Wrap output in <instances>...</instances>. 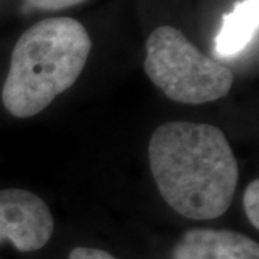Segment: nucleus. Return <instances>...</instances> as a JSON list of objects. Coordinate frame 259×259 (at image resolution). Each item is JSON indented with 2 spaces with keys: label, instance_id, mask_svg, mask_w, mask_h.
Returning <instances> with one entry per match:
<instances>
[{
  "label": "nucleus",
  "instance_id": "39448f33",
  "mask_svg": "<svg viewBox=\"0 0 259 259\" xmlns=\"http://www.w3.org/2000/svg\"><path fill=\"white\" fill-rule=\"evenodd\" d=\"M173 259H259V246L239 232L190 229L177 242Z\"/></svg>",
  "mask_w": 259,
  "mask_h": 259
},
{
  "label": "nucleus",
  "instance_id": "1a4fd4ad",
  "mask_svg": "<svg viewBox=\"0 0 259 259\" xmlns=\"http://www.w3.org/2000/svg\"><path fill=\"white\" fill-rule=\"evenodd\" d=\"M69 259H115L108 252L97 248H87V246H78L74 248L69 253Z\"/></svg>",
  "mask_w": 259,
  "mask_h": 259
},
{
  "label": "nucleus",
  "instance_id": "0eeeda50",
  "mask_svg": "<svg viewBox=\"0 0 259 259\" xmlns=\"http://www.w3.org/2000/svg\"><path fill=\"white\" fill-rule=\"evenodd\" d=\"M259 182L255 179L250 182L243 193V207L245 213L255 229L259 228Z\"/></svg>",
  "mask_w": 259,
  "mask_h": 259
},
{
  "label": "nucleus",
  "instance_id": "7ed1b4c3",
  "mask_svg": "<svg viewBox=\"0 0 259 259\" xmlns=\"http://www.w3.org/2000/svg\"><path fill=\"white\" fill-rule=\"evenodd\" d=\"M146 49V74L173 101L199 105L231 91V69L202 54L179 29L158 26L150 33Z\"/></svg>",
  "mask_w": 259,
  "mask_h": 259
},
{
  "label": "nucleus",
  "instance_id": "423d86ee",
  "mask_svg": "<svg viewBox=\"0 0 259 259\" xmlns=\"http://www.w3.org/2000/svg\"><path fill=\"white\" fill-rule=\"evenodd\" d=\"M259 0H243L223 16L222 28L214 40V52L231 61L245 52L258 33Z\"/></svg>",
  "mask_w": 259,
  "mask_h": 259
},
{
  "label": "nucleus",
  "instance_id": "20e7f679",
  "mask_svg": "<svg viewBox=\"0 0 259 259\" xmlns=\"http://www.w3.org/2000/svg\"><path fill=\"white\" fill-rule=\"evenodd\" d=\"M54 229V216L39 196L23 189L0 190V243L33 252L47 245Z\"/></svg>",
  "mask_w": 259,
  "mask_h": 259
},
{
  "label": "nucleus",
  "instance_id": "6e6552de",
  "mask_svg": "<svg viewBox=\"0 0 259 259\" xmlns=\"http://www.w3.org/2000/svg\"><path fill=\"white\" fill-rule=\"evenodd\" d=\"M29 3L42 10H62L76 6L79 3H83L87 0H28Z\"/></svg>",
  "mask_w": 259,
  "mask_h": 259
},
{
  "label": "nucleus",
  "instance_id": "f257e3e1",
  "mask_svg": "<svg viewBox=\"0 0 259 259\" xmlns=\"http://www.w3.org/2000/svg\"><path fill=\"white\" fill-rule=\"evenodd\" d=\"M148 160L161 197L182 216L206 221L229 209L239 166L221 128L166 122L150 139Z\"/></svg>",
  "mask_w": 259,
  "mask_h": 259
},
{
  "label": "nucleus",
  "instance_id": "f03ea898",
  "mask_svg": "<svg viewBox=\"0 0 259 259\" xmlns=\"http://www.w3.org/2000/svg\"><path fill=\"white\" fill-rule=\"evenodd\" d=\"M93 42L81 22L49 18L32 25L18 39L2 90V101L18 118L45 110L79 78Z\"/></svg>",
  "mask_w": 259,
  "mask_h": 259
}]
</instances>
